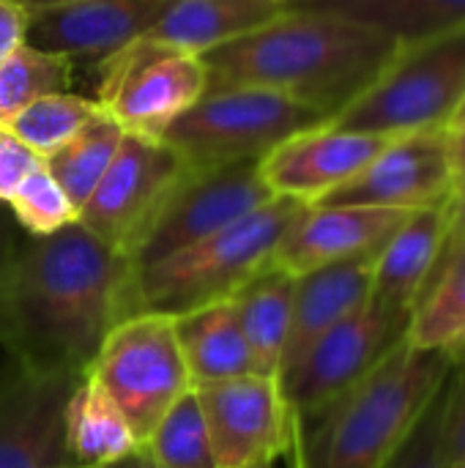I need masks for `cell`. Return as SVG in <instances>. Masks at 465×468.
<instances>
[{
	"instance_id": "obj_1",
	"label": "cell",
	"mask_w": 465,
	"mask_h": 468,
	"mask_svg": "<svg viewBox=\"0 0 465 468\" xmlns=\"http://www.w3.org/2000/svg\"><path fill=\"white\" fill-rule=\"evenodd\" d=\"M134 313V263L79 222L19 244L0 348L41 370L88 376L107 335Z\"/></svg>"
},
{
	"instance_id": "obj_2",
	"label": "cell",
	"mask_w": 465,
	"mask_h": 468,
	"mask_svg": "<svg viewBox=\"0 0 465 468\" xmlns=\"http://www.w3.org/2000/svg\"><path fill=\"white\" fill-rule=\"evenodd\" d=\"M397 52L400 44L378 27L332 11L285 8L269 25L206 52L203 63L208 88L277 90L334 121Z\"/></svg>"
},
{
	"instance_id": "obj_3",
	"label": "cell",
	"mask_w": 465,
	"mask_h": 468,
	"mask_svg": "<svg viewBox=\"0 0 465 468\" xmlns=\"http://www.w3.org/2000/svg\"><path fill=\"white\" fill-rule=\"evenodd\" d=\"M452 373L444 351L414 348L406 337L312 428H296V468H381L406 441Z\"/></svg>"
},
{
	"instance_id": "obj_4",
	"label": "cell",
	"mask_w": 465,
	"mask_h": 468,
	"mask_svg": "<svg viewBox=\"0 0 465 468\" xmlns=\"http://www.w3.org/2000/svg\"><path fill=\"white\" fill-rule=\"evenodd\" d=\"M307 203L271 197L219 233L134 269V313L181 315L233 299L252 277L274 263V252Z\"/></svg>"
},
{
	"instance_id": "obj_5",
	"label": "cell",
	"mask_w": 465,
	"mask_h": 468,
	"mask_svg": "<svg viewBox=\"0 0 465 468\" xmlns=\"http://www.w3.org/2000/svg\"><path fill=\"white\" fill-rule=\"evenodd\" d=\"M332 123L310 104L263 88H208L164 134L195 170L260 162L288 137Z\"/></svg>"
},
{
	"instance_id": "obj_6",
	"label": "cell",
	"mask_w": 465,
	"mask_h": 468,
	"mask_svg": "<svg viewBox=\"0 0 465 468\" xmlns=\"http://www.w3.org/2000/svg\"><path fill=\"white\" fill-rule=\"evenodd\" d=\"M465 96V30L400 47L384 74L332 123L351 132L406 137L447 129Z\"/></svg>"
},
{
	"instance_id": "obj_7",
	"label": "cell",
	"mask_w": 465,
	"mask_h": 468,
	"mask_svg": "<svg viewBox=\"0 0 465 468\" xmlns=\"http://www.w3.org/2000/svg\"><path fill=\"white\" fill-rule=\"evenodd\" d=\"M88 376L121 409L137 444H148L170 409L192 392L173 315L140 313L101 343Z\"/></svg>"
},
{
	"instance_id": "obj_8",
	"label": "cell",
	"mask_w": 465,
	"mask_h": 468,
	"mask_svg": "<svg viewBox=\"0 0 465 468\" xmlns=\"http://www.w3.org/2000/svg\"><path fill=\"white\" fill-rule=\"evenodd\" d=\"M208 88L200 55L156 38H134L99 66L96 104L123 134L164 140L167 129L195 107Z\"/></svg>"
},
{
	"instance_id": "obj_9",
	"label": "cell",
	"mask_w": 465,
	"mask_h": 468,
	"mask_svg": "<svg viewBox=\"0 0 465 468\" xmlns=\"http://www.w3.org/2000/svg\"><path fill=\"white\" fill-rule=\"evenodd\" d=\"M195 167L164 140L123 134L104 178L79 208V225L129 261Z\"/></svg>"
},
{
	"instance_id": "obj_10",
	"label": "cell",
	"mask_w": 465,
	"mask_h": 468,
	"mask_svg": "<svg viewBox=\"0 0 465 468\" xmlns=\"http://www.w3.org/2000/svg\"><path fill=\"white\" fill-rule=\"evenodd\" d=\"M411 315L370 296L356 313L329 329L304 359L280 378L296 425L312 422L343 392L362 381L408 332Z\"/></svg>"
},
{
	"instance_id": "obj_11",
	"label": "cell",
	"mask_w": 465,
	"mask_h": 468,
	"mask_svg": "<svg viewBox=\"0 0 465 468\" xmlns=\"http://www.w3.org/2000/svg\"><path fill=\"white\" fill-rule=\"evenodd\" d=\"M217 468L274 463L293 447L296 417L277 378L258 373L195 387Z\"/></svg>"
},
{
	"instance_id": "obj_12",
	"label": "cell",
	"mask_w": 465,
	"mask_h": 468,
	"mask_svg": "<svg viewBox=\"0 0 465 468\" xmlns=\"http://www.w3.org/2000/svg\"><path fill=\"white\" fill-rule=\"evenodd\" d=\"M85 376L0 365V468H74L66 450V406Z\"/></svg>"
},
{
	"instance_id": "obj_13",
	"label": "cell",
	"mask_w": 465,
	"mask_h": 468,
	"mask_svg": "<svg viewBox=\"0 0 465 468\" xmlns=\"http://www.w3.org/2000/svg\"><path fill=\"white\" fill-rule=\"evenodd\" d=\"M277 197L260 176L258 162H236L211 170H192L178 186L153 230L132 258L134 269L164 261L222 228L252 214Z\"/></svg>"
},
{
	"instance_id": "obj_14",
	"label": "cell",
	"mask_w": 465,
	"mask_h": 468,
	"mask_svg": "<svg viewBox=\"0 0 465 468\" xmlns=\"http://www.w3.org/2000/svg\"><path fill=\"white\" fill-rule=\"evenodd\" d=\"M452 200L449 132H417L395 137L359 176L315 206H375L419 211Z\"/></svg>"
},
{
	"instance_id": "obj_15",
	"label": "cell",
	"mask_w": 465,
	"mask_h": 468,
	"mask_svg": "<svg viewBox=\"0 0 465 468\" xmlns=\"http://www.w3.org/2000/svg\"><path fill=\"white\" fill-rule=\"evenodd\" d=\"M392 140L395 137L323 123L288 137L258 165L263 181L277 197H293L315 206L354 176H359Z\"/></svg>"
},
{
	"instance_id": "obj_16",
	"label": "cell",
	"mask_w": 465,
	"mask_h": 468,
	"mask_svg": "<svg viewBox=\"0 0 465 468\" xmlns=\"http://www.w3.org/2000/svg\"><path fill=\"white\" fill-rule=\"evenodd\" d=\"M170 0H71L30 11L27 44L69 60H104L148 36Z\"/></svg>"
},
{
	"instance_id": "obj_17",
	"label": "cell",
	"mask_w": 465,
	"mask_h": 468,
	"mask_svg": "<svg viewBox=\"0 0 465 468\" xmlns=\"http://www.w3.org/2000/svg\"><path fill=\"white\" fill-rule=\"evenodd\" d=\"M408 214L375 206H307L280 241L271 266L301 277L321 266L375 252Z\"/></svg>"
},
{
	"instance_id": "obj_18",
	"label": "cell",
	"mask_w": 465,
	"mask_h": 468,
	"mask_svg": "<svg viewBox=\"0 0 465 468\" xmlns=\"http://www.w3.org/2000/svg\"><path fill=\"white\" fill-rule=\"evenodd\" d=\"M378 252L381 250L365 252L359 258L329 263L296 277L291 332L282 351L280 378L288 376L329 329H334L373 296Z\"/></svg>"
},
{
	"instance_id": "obj_19",
	"label": "cell",
	"mask_w": 465,
	"mask_h": 468,
	"mask_svg": "<svg viewBox=\"0 0 465 468\" xmlns=\"http://www.w3.org/2000/svg\"><path fill=\"white\" fill-rule=\"evenodd\" d=\"M455 203H439L411 211L378 252L373 296L397 313L414 315L428 282L441 261L452 230Z\"/></svg>"
},
{
	"instance_id": "obj_20",
	"label": "cell",
	"mask_w": 465,
	"mask_h": 468,
	"mask_svg": "<svg viewBox=\"0 0 465 468\" xmlns=\"http://www.w3.org/2000/svg\"><path fill=\"white\" fill-rule=\"evenodd\" d=\"M282 11L285 5L277 0H170L148 38L203 58L269 25Z\"/></svg>"
},
{
	"instance_id": "obj_21",
	"label": "cell",
	"mask_w": 465,
	"mask_h": 468,
	"mask_svg": "<svg viewBox=\"0 0 465 468\" xmlns=\"http://www.w3.org/2000/svg\"><path fill=\"white\" fill-rule=\"evenodd\" d=\"M173 326L192 389L255 373V362L230 299L173 315Z\"/></svg>"
},
{
	"instance_id": "obj_22",
	"label": "cell",
	"mask_w": 465,
	"mask_h": 468,
	"mask_svg": "<svg viewBox=\"0 0 465 468\" xmlns=\"http://www.w3.org/2000/svg\"><path fill=\"white\" fill-rule=\"evenodd\" d=\"M293 293L296 277L269 266L230 299L258 376L280 381L282 351L291 332Z\"/></svg>"
},
{
	"instance_id": "obj_23",
	"label": "cell",
	"mask_w": 465,
	"mask_h": 468,
	"mask_svg": "<svg viewBox=\"0 0 465 468\" xmlns=\"http://www.w3.org/2000/svg\"><path fill=\"white\" fill-rule=\"evenodd\" d=\"M288 8H318L389 33L400 47L465 30V0H299Z\"/></svg>"
},
{
	"instance_id": "obj_24",
	"label": "cell",
	"mask_w": 465,
	"mask_h": 468,
	"mask_svg": "<svg viewBox=\"0 0 465 468\" xmlns=\"http://www.w3.org/2000/svg\"><path fill=\"white\" fill-rule=\"evenodd\" d=\"M137 444L121 409L85 376L66 406V450L74 468H104L121 461Z\"/></svg>"
},
{
	"instance_id": "obj_25",
	"label": "cell",
	"mask_w": 465,
	"mask_h": 468,
	"mask_svg": "<svg viewBox=\"0 0 465 468\" xmlns=\"http://www.w3.org/2000/svg\"><path fill=\"white\" fill-rule=\"evenodd\" d=\"M406 340L422 351L452 354L465 340V241L447 250L419 299Z\"/></svg>"
},
{
	"instance_id": "obj_26",
	"label": "cell",
	"mask_w": 465,
	"mask_h": 468,
	"mask_svg": "<svg viewBox=\"0 0 465 468\" xmlns=\"http://www.w3.org/2000/svg\"><path fill=\"white\" fill-rule=\"evenodd\" d=\"M123 143V129L104 112L85 123L66 145L44 159L49 176L60 184L66 197L74 203L77 214L104 178L118 148Z\"/></svg>"
},
{
	"instance_id": "obj_27",
	"label": "cell",
	"mask_w": 465,
	"mask_h": 468,
	"mask_svg": "<svg viewBox=\"0 0 465 468\" xmlns=\"http://www.w3.org/2000/svg\"><path fill=\"white\" fill-rule=\"evenodd\" d=\"M71 63L63 55L22 44L11 58L0 63V123H8L27 104L69 90Z\"/></svg>"
},
{
	"instance_id": "obj_28",
	"label": "cell",
	"mask_w": 465,
	"mask_h": 468,
	"mask_svg": "<svg viewBox=\"0 0 465 468\" xmlns=\"http://www.w3.org/2000/svg\"><path fill=\"white\" fill-rule=\"evenodd\" d=\"M99 112L101 107L93 99L63 90L27 104L3 126H8L41 159H47L60 145H66L85 123H90Z\"/></svg>"
},
{
	"instance_id": "obj_29",
	"label": "cell",
	"mask_w": 465,
	"mask_h": 468,
	"mask_svg": "<svg viewBox=\"0 0 465 468\" xmlns=\"http://www.w3.org/2000/svg\"><path fill=\"white\" fill-rule=\"evenodd\" d=\"M148 447L159 468H217L195 392L184 395L170 409Z\"/></svg>"
},
{
	"instance_id": "obj_30",
	"label": "cell",
	"mask_w": 465,
	"mask_h": 468,
	"mask_svg": "<svg viewBox=\"0 0 465 468\" xmlns=\"http://www.w3.org/2000/svg\"><path fill=\"white\" fill-rule=\"evenodd\" d=\"M5 208L11 211V219L36 239L52 236L79 219L74 203L66 197V192L44 165L19 184Z\"/></svg>"
},
{
	"instance_id": "obj_31",
	"label": "cell",
	"mask_w": 465,
	"mask_h": 468,
	"mask_svg": "<svg viewBox=\"0 0 465 468\" xmlns=\"http://www.w3.org/2000/svg\"><path fill=\"white\" fill-rule=\"evenodd\" d=\"M455 370V367H452ZM452 406V373L417 420L406 441L389 455L381 468H452L449 461V441H447V422Z\"/></svg>"
},
{
	"instance_id": "obj_32",
	"label": "cell",
	"mask_w": 465,
	"mask_h": 468,
	"mask_svg": "<svg viewBox=\"0 0 465 468\" xmlns=\"http://www.w3.org/2000/svg\"><path fill=\"white\" fill-rule=\"evenodd\" d=\"M44 165V159L27 148L8 126L0 123V206L11 200L19 184Z\"/></svg>"
},
{
	"instance_id": "obj_33",
	"label": "cell",
	"mask_w": 465,
	"mask_h": 468,
	"mask_svg": "<svg viewBox=\"0 0 465 468\" xmlns=\"http://www.w3.org/2000/svg\"><path fill=\"white\" fill-rule=\"evenodd\" d=\"M447 441H449L452 468H465V367L452 370V406L447 422Z\"/></svg>"
},
{
	"instance_id": "obj_34",
	"label": "cell",
	"mask_w": 465,
	"mask_h": 468,
	"mask_svg": "<svg viewBox=\"0 0 465 468\" xmlns=\"http://www.w3.org/2000/svg\"><path fill=\"white\" fill-rule=\"evenodd\" d=\"M30 11L19 0H0V63L27 41Z\"/></svg>"
},
{
	"instance_id": "obj_35",
	"label": "cell",
	"mask_w": 465,
	"mask_h": 468,
	"mask_svg": "<svg viewBox=\"0 0 465 468\" xmlns=\"http://www.w3.org/2000/svg\"><path fill=\"white\" fill-rule=\"evenodd\" d=\"M16 255H19V241L14 233V225H11V217L5 214V206H0V337H3V318H5Z\"/></svg>"
},
{
	"instance_id": "obj_36",
	"label": "cell",
	"mask_w": 465,
	"mask_h": 468,
	"mask_svg": "<svg viewBox=\"0 0 465 468\" xmlns=\"http://www.w3.org/2000/svg\"><path fill=\"white\" fill-rule=\"evenodd\" d=\"M452 154V203L455 208L465 206V134H449Z\"/></svg>"
},
{
	"instance_id": "obj_37",
	"label": "cell",
	"mask_w": 465,
	"mask_h": 468,
	"mask_svg": "<svg viewBox=\"0 0 465 468\" xmlns=\"http://www.w3.org/2000/svg\"><path fill=\"white\" fill-rule=\"evenodd\" d=\"M104 468H159V466H156V458H153L151 447H148V444H140V447H134L129 455H123V458H121V461H115V463H107Z\"/></svg>"
},
{
	"instance_id": "obj_38",
	"label": "cell",
	"mask_w": 465,
	"mask_h": 468,
	"mask_svg": "<svg viewBox=\"0 0 465 468\" xmlns=\"http://www.w3.org/2000/svg\"><path fill=\"white\" fill-rule=\"evenodd\" d=\"M465 241V206L463 208H455V219H452V230H449V236H447V244H444V252L447 250H452V247H458V244H463ZM441 252V255H444Z\"/></svg>"
},
{
	"instance_id": "obj_39",
	"label": "cell",
	"mask_w": 465,
	"mask_h": 468,
	"mask_svg": "<svg viewBox=\"0 0 465 468\" xmlns=\"http://www.w3.org/2000/svg\"><path fill=\"white\" fill-rule=\"evenodd\" d=\"M27 11H36V8H49V5H60V3H71V0H19Z\"/></svg>"
},
{
	"instance_id": "obj_40",
	"label": "cell",
	"mask_w": 465,
	"mask_h": 468,
	"mask_svg": "<svg viewBox=\"0 0 465 468\" xmlns=\"http://www.w3.org/2000/svg\"><path fill=\"white\" fill-rule=\"evenodd\" d=\"M449 359H452V365H455V367H465V340L458 346V348H455V351H452V354H449Z\"/></svg>"
},
{
	"instance_id": "obj_41",
	"label": "cell",
	"mask_w": 465,
	"mask_h": 468,
	"mask_svg": "<svg viewBox=\"0 0 465 468\" xmlns=\"http://www.w3.org/2000/svg\"><path fill=\"white\" fill-rule=\"evenodd\" d=\"M277 3H282V5H285V8H288V5H291V3H299V0H277Z\"/></svg>"
},
{
	"instance_id": "obj_42",
	"label": "cell",
	"mask_w": 465,
	"mask_h": 468,
	"mask_svg": "<svg viewBox=\"0 0 465 468\" xmlns=\"http://www.w3.org/2000/svg\"><path fill=\"white\" fill-rule=\"evenodd\" d=\"M252 468H271V463H263V466H252Z\"/></svg>"
},
{
	"instance_id": "obj_43",
	"label": "cell",
	"mask_w": 465,
	"mask_h": 468,
	"mask_svg": "<svg viewBox=\"0 0 465 468\" xmlns=\"http://www.w3.org/2000/svg\"><path fill=\"white\" fill-rule=\"evenodd\" d=\"M291 5H293V3H291Z\"/></svg>"
}]
</instances>
